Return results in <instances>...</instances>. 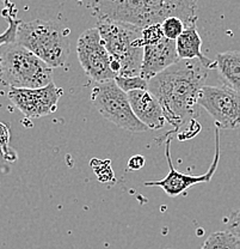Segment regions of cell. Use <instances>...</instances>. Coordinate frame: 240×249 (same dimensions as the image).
<instances>
[{"label": "cell", "instance_id": "1", "mask_svg": "<svg viewBox=\"0 0 240 249\" xmlns=\"http://www.w3.org/2000/svg\"><path fill=\"white\" fill-rule=\"evenodd\" d=\"M208 67L200 59H180L148 80V90L159 101L172 134L189 139L197 126L198 97L208 78Z\"/></svg>", "mask_w": 240, "mask_h": 249}, {"label": "cell", "instance_id": "2", "mask_svg": "<svg viewBox=\"0 0 240 249\" xmlns=\"http://www.w3.org/2000/svg\"><path fill=\"white\" fill-rule=\"evenodd\" d=\"M69 30L55 20H19L16 42L46 61L50 67H61L68 58Z\"/></svg>", "mask_w": 240, "mask_h": 249}, {"label": "cell", "instance_id": "3", "mask_svg": "<svg viewBox=\"0 0 240 249\" xmlns=\"http://www.w3.org/2000/svg\"><path fill=\"white\" fill-rule=\"evenodd\" d=\"M0 59V80L7 87L35 89L53 82V67L16 41L1 46Z\"/></svg>", "mask_w": 240, "mask_h": 249}, {"label": "cell", "instance_id": "4", "mask_svg": "<svg viewBox=\"0 0 240 249\" xmlns=\"http://www.w3.org/2000/svg\"><path fill=\"white\" fill-rule=\"evenodd\" d=\"M96 28L110 55L120 62L118 76H140L144 47L143 28L107 19H97Z\"/></svg>", "mask_w": 240, "mask_h": 249}, {"label": "cell", "instance_id": "5", "mask_svg": "<svg viewBox=\"0 0 240 249\" xmlns=\"http://www.w3.org/2000/svg\"><path fill=\"white\" fill-rule=\"evenodd\" d=\"M91 102L103 118L125 131L140 133L149 129L136 118L127 92L116 84L115 79L96 83L92 88Z\"/></svg>", "mask_w": 240, "mask_h": 249}, {"label": "cell", "instance_id": "6", "mask_svg": "<svg viewBox=\"0 0 240 249\" xmlns=\"http://www.w3.org/2000/svg\"><path fill=\"white\" fill-rule=\"evenodd\" d=\"M77 55L86 76L96 83L115 79L121 65L110 55L97 28L87 29L77 42Z\"/></svg>", "mask_w": 240, "mask_h": 249}, {"label": "cell", "instance_id": "7", "mask_svg": "<svg viewBox=\"0 0 240 249\" xmlns=\"http://www.w3.org/2000/svg\"><path fill=\"white\" fill-rule=\"evenodd\" d=\"M198 106L208 111L219 128L240 127V92L232 88L205 85L198 97Z\"/></svg>", "mask_w": 240, "mask_h": 249}, {"label": "cell", "instance_id": "8", "mask_svg": "<svg viewBox=\"0 0 240 249\" xmlns=\"http://www.w3.org/2000/svg\"><path fill=\"white\" fill-rule=\"evenodd\" d=\"M169 138L164 140L165 144V156H166V160L169 163L170 171L167 173L166 178L162 180L158 181H146L144 186L147 187H160L165 193L171 198L180 196L192 186L198 185V183H208L210 182L213 178L214 174L219 165V160H220V131L219 127L215 128V155H214V160L211 162V165L209 169L202 175H189V174H183L178 171L174 167L171 158V142H172V132H169Z\"/></svg>", "mask_w": 240, "mask_h": 249}, {"label": "cell", "instance_id": "9", "mask_svg": "<svg viewBox=\"0 0 240 249\" xmlns=\"http://www.w3.org/2000/svg\"><path fill=\"white\" fill-rule=\"evenodd\" d=\"M64 90L54 82L35 89L10 88L7 97L27 118L37 119L53 114L58 108Z\"/></svg>", "mask_w": 240, "mask_h": 249}, {"label": "cell", "instance_id": "10", "mask_svg": "<svg viewBox=\"0 0 240 249\" xmlns=\"http://www.w3.org/2000/svg\"><path fill=\"white\" fill-rule=\"evenodd\" d=\"M91 6L97 19L113 20L139 28L148 25L144 0H94Z\"/></svg>", "mask_w": 240, "mask_h": 249}, {"label": "cell", "instance_id": "11", "mask_svg": "<svg viewBox=\"0 0 240 249\" xmlns=\"http://www.w3.org/2000/svg\"><path fill=\"white\" fill-rule=\"evenodd\" d=\"M147 22L161 23L167 17H178L185 27L197 22L198 0H144Z\"/></svg>", "mask_w": 240, "mask_h": 249}, {"label": "cell", "instance_id": "12", "mask_svg": "<svg viewBox=\"0 0 240 249\" xmlns=\"http://www.w3.org/2000/svg\"><path fill=\"white\" fill-rule=\"evenodd\" d=\"M180 60L178 56L176 41L162 37L159 42L144 47V58L140 76L146 80L166 70Z\"/></svg>", "mask_w": 240, "mask_h": 249}, {"label": "cell", "instance_id": "13", "mask_svg": "<svg viewBox=\"0 0 240 249\" xmlns=\"http://www.w3.org/2000/svg\"><path fill=\"white\" fill-rule=\"evenodd\" d=\"M131 109L136 118L149 129H160L166 124L159 101L149 90H131L127 92Z\"/></svg>", "mask_w": 240, "mask_h": 249}, {"label": "cell", "instance_id": "14", "mask_svg": "<svg viewBox=\"0 0 240 249\" xmlns=\"http://www.w3.org/2000/svg\"><path fill=\"white\" fill-rule=\"evenodd\" d=\"M176 48L179 59H200L209 70L215 69V60H210L201 52L202 38L198 34L196 24L185 28L176 40Z\"/></svg>", "mask_w": 240, "mask_h": 249}, {"label": "cell", "instance_id": "15", "mask_svg": "<svg viewBox=\"0 0 240 249\" xmlns=\"http://www.w3.org/2000/svg\"><path fill=\"white\" fill-rule=\"evenodd\" d=\"M215 70L224 85L240 92V51L219 53L215 59Z\"/></svg>", "mask_w": 240, "mask_h": 249}, {"label": "cell", "instance_id": "16", "mask_svg": "<svg viewBox=\"0 0 240 249\" xmlns=\"http://www.w3.org/2000/svg\"><path fill=\"white\" fill-rule=\"evenodd\" d=\"M201 249H240V240L229 230L211 233Z\"/></svg>", "mask_w": 240, "mask_h": 249}, {"label": "cell", "instance_id": "17", "mask_svg": "<svg viewBox=\"0 0 240 249\" xmlns=\"http://www.w3.org/2000/svg\"><path fill=\"white\" fill-rule=\"evenodd\" d=\"M161 29L164 33L165 37L170 38V40L176 41L179 37L180 34L184 31L185 27L184 22L178 17H167L162 20L161 23Z\"/></svg>", "mask_w": 240, "mask_h": 249}, {"label": "cell", "instance_id": "18", "mask_svg": "<svg viewBox=\"0 0 240 249\" xmlns=\"http://www.w3.org/2000/svg\"><path fill=\"white\" fill-rule=\"evenodd\" d=\"M115 82L126 92L131 91V90H148V80L141 76H117L115 78Z\"/></svg>", "mask_w": 240, "mask_h": 249}, {"label": "cell", "instance_id": "19", "mask_svg": "<svg viewBox=\"0 0 240 249\" xmlns=\"http://www.w3.org/2000/svg\"><path fill=\"white\" fill-rule=\"evenodd\" d=\"M6 19L9 22V28L7 30L5 31L4 34L0 35V48H1L2 45L5 43H10V42H15L16 41V34H17V27L19 20L15 17L14 12H10L6 16ZM0 76H1V59H0Z\"/></svg>", "mask_w": 240, "mask_h": 249}, {"label": "cell", "instance_id": "20", "mask_svg": "<svg viewBox=\"0 0 240 249\" xmlns=\"http://www.w3.org/2000/svg\"><path fill=\"white\" fill-rule=\"evenodd\" d=\"M162 37H165V35L162 33L160 23H152V24H148L143 28L144 46L153 45V43L159 42Z\"/></svg>", "mask_w": 240, "mask_h": 249}, {"label": "cell", "instance_id": "21", "mask_svg": "<svg viewBox=\"0 0 240 249\" xmlns=\"http://www.w3.org/2000/svg\"><path fill=\"white\" fill-rule=\"evenodd\" d=\"M97 167H92L94 168L95 173H96L97 178H99L100 181H102L103 183L107 182V181H109L110 178H112V174H108L105 173V171H112V168H110V160H97Z\"/></svg>", "mask_w": 240, "mask_h": 249}, {"label": "cell", "instance_id": "22", "mask_svg": "<svg viewBox=\"0 0 240 249\" xmlns=\"http://www.w3.org/2000/svg\"><path fill=\"white\" fill-rule=\"evenodd\" d=\"M227 230L234 233L240 240V209L232 212L227 218Z\"/></svg>", "mask_w": 240, "mask_h": 249}, {"label": "cell", "instance_id": "23", "mask_svg": "<svg viewBox=\"0 0 240 249\" xmlns=\"http://www.w3.org/2000/svg\"><path fill=\"white\" fill-rule=\"evenodd\" d=\"M9 128H7L4 124H0V149H1L2 155L5 156V158H6V155L9 154L10 151H12L11 149H9Z\"/></svg>", "mask_w": 240, "mask_h": 249}, {"label": "cell", "instance_id": "24", "mask_svg": "<svg viewBox=\"0 0 240 249\" xmlns=\"http://www.w3.org/2000/svg\"><path fill=\"white\" fill-rule=\"evenodd\" d=\"M144 163H146V160H144V156L135 155V156H133V157L129 158L128 168L133 171H138V170H140L141 168H144Z\"/></svg>", "mask_w": 240, "mask_h": 249}]
</instances>
